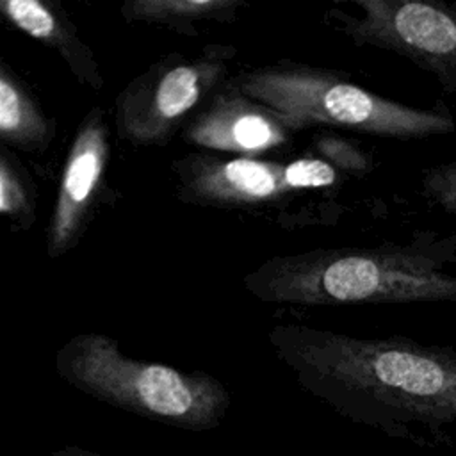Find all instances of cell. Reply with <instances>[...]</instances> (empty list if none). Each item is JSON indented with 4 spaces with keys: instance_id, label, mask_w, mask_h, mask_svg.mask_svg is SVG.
I'll use <instances>...</instances> for the list:
<instances>
[{
    "instance_id": "obj_1",
    "label": "cell",
    "mask_w": 456,
    "mask_h": 456,
    "mask_svg": "<svg viewBox=\"0 0 456 456\" xmlns=\"http://www.w3.org/2000/svg\"><path fill=\"white\" fill-rule=\"evenodd\" d=\"M303 390L351 422L417 445H438L456 422V351L408 337L360 338L305 324L269 331Z\"/></svg>"
},
{
    "instance_id": "obj_2",
    "label": "cell",
    "mask_w": 456,
    "mask_h": 456,
    "mask_svg": "<svg viewBox=\"0 0 456 456\" xmlns=\"http://www.w3.org/2000/svg\"><path fill=\"white\" fill-rule=\"evenodd\" d=\"M260 301L340 306L376 303H456V276L411 248H319L267 258L242 278Z\"/></svg>"
},
{
    "instance_id": "obj_3",
    "label": "cell",
    "mask_w": 456,
    "mask_h": 456,
    "mask_svg": "<svg viewBox=\"0 0 456 456\" xmlns=\"http://www.w3.org/2000/svg\"><path fill=\"white\" fill-rule=\"evenodd\" d=\"M55 370L96 401L189 431L217 428L232 404L217 378L135 360L116 338L96 331L68 338L55 353Z\"/></svg>"
},
{
    "instance_id": "obj_4",
    "label": "cell",
    "mask_w": 456,
    "mask_h": 456,
    "mask_svg": "<svg viewBox=\"0 0 456 456\" xmlns=\"http://www.w3.org/2000/svg\"><path fill=\"white\" fill-rule=\"evenodd\" d=\"M249 98L276 110L294 130L330 126L392 139L451 134L449 112L415 109L379 96L335 69L280 61L230 77Z\"/></svg>"
},
{
    "instance_id": "obj_5",
    "label": "cell",
    "mask_w": 456,
    "mask_h": 456,
    "mask_svg": "<svg viewBox=\"0 0 456 456\" xmlns=\"http://www.w3.org/2000/svg\"><path fill=\"white\" fill-rule=\"evenodd\" d=\"M233 57V46L208 45L198 55L167 53L150 64L114 100L119 139L144 148L167 144L230 78Z\"/></svg>"
},
{
    "instance_id": "obj_6",
    "label": "cell",
    "mask_w": 456,
    "mask_h": 456,
    "mask_svg": "<svg viewBox=\"0 0 456 456\" xmlns=\"http://www.w3.org/2000/svg\"><path fill=\"white\" fill-rule=\"evenodd\" d=\"M358 12L326 11L331 27L358 46L406 57L456 91V5L442 0H347Z\"/></svg>"
},
{
    "instance_id": "obj_7",
    "label": "cell",
    "mask_w": 456,
    "mask_h": 456,
    "mask_svg": "<svg viewBox=\"0 0 456 456\" xmlns=\"http://www.w3.org/2000/svg\"><path fill=\"white\" fill-rule=\"evenodd\" d=\"M180 201L216 208H262L287 200L283 164L260 157L192 151L173 160Z\"/></svg>"
},
{
    "instance_id": "obj_8",
    "label": "cell",
    "mask_w": 456,
    "mask_h": 456,
    "mask_svg": "<svg viewBox=\"0 0 456 456\" xmlns=\"http://www.w3.org/2000/svg\"><path fill=\"white\" fill-rule=\"evenodd\" d=\"M110 157L109 125L103 107H93L78 123L62 166L59 191L48 224L46 253L61 258L86 233L105 185Z\"/></svg>"
},
{
    "instance_id": "obj_9",
    "label": "cell",
    "mask_w": 456,
    "mask_h": 456,
    "mask_svg": "<svg viewBox=\"0 0 456 456\" xmlns=\"http://www.w3.org/2000/svg\"><path fill=\"white\" fill-rule=\"evenodd\" d=\"M294 134L276 110L244 94L230 78L182 130L187 144L239 157H260L283 148Z\"/></svg>"
},
{
    "instance_id": "obj_10",
    "label": "cell",
    "mask_w": 456,
    "mask_h": 456,
    "mask_svg": "<svg viewBox=\"0 0 456 456\" xmlns=\"http://www.w3.org/2000/svg\"><path fill=\"white\" fill-rule=\"evenodd\" d=\"M0 12L12 28L57 52L82 86L103 89L105 78L94 52L57 2L0 0Z\"/></svg>"
},
{
    "instance_id": "obj_11",
    "label": "cell",
    "mask_w": 456,
    "mask_h": 456,
    "mask_svg": "<svg viewBox=\"0 0 456 456\" xmlns=\"http://www.w3.org/2000/svg\"><path fill=\"white\" fill-rule=\"evenodd\" d=\"M55 137V121L7 64H0V141L20 151H43Z\"/></svg>"
},
{
    "instance_id": "obj_12",
    "label": "cell",
    "mask_w": 456,
    "mask_h": 456,
    "mask_svg": "<svg viewBox=\"0 0 456 456\" xmlns=\"http://www.w3.org/2000/svg\"><path fill=\"white\" fill-rule=\"evenodd\" d=\"M244 5V0H125L119 12L128 23L157 25L196 37L201 23H232Z\"/></svg>"
},
{
    "instance_id": "obj_13",
    "label": "cell",
    "mask_w": 456,
    "mask_h": 456,
    "mask_svg": "<svg viewBox=\"0 0 456 456\" xmlns=\"http://www.w3.org/2000/svg\"><path fill=\"white\" fill-rule=\"evenodd\" d=\"M0 214L20 230H28L36 221L34 182L7 146L0 150Z\"/></svg>"
},
{
    "instance_id": "obj_14",
    "label": "cell",
    "mask_w": 456,
    "mask_h": 456,
    "mask_svg": "<svg viewBox=\"0 0 456 456\" xmlns=\"http://www.w3.org/2000/svg\"><path fill=\"white\" fill-rule=\"evenodd\" d=\"M342 171L322 157H299L283 164V183L289 192L340 185Z\"/></svg>"
},
{
    "instance_id": "obj_15",
    "label": "cell",
    "mask_w": 456,
    "mask_h": 456,
    "mask_svg": "<svg viewBox=\"0 0 456 456\" xmlns=\"http://www.w3.org/2000/svg\"><path fill=\"white\" fill-rule=\"evenodd\" d=\"M315 150L319 157L330 160L342 173H367L370 167L369 157L354 146L351 141L340 139L337 135L322 134L315 139Z\"/></svg>"
},
{
    "instance_id": "obj_16",
    "label": "cell",
    "mask_w": 456,
    "mask_h": 456,
    "mask_svg": "<svg viewBox=\"0 0 456 456\" xmlns=\"http://www.w3.org/2000/svg\"><path fill=\"white\" fill-rule=\"evenodd\" d=\"M422 192L444 212L456 214V162L428 167L422 175Z\"/></svg>"
},
{
    "instance_id": "obj_17",
    "label": "cell",
    "mask_w": 456,
    "mask_h": 456,
    "mask_svg": "<svg viewBox=\"0 0 456 456\" xmlns=\"http://www.w3.org/2000/svg\"><path fill=\"white\" fill-rule=\"evenodd\" d=\"M50 456H103V454H98L89 449H82L78 445H64V447L53 449L50 452Z\"/></svg>"
}]
</instances>
